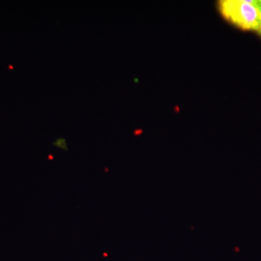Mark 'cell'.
Masks as SVG:
<instances>
[{
	"mask_svg": "<svg viewBox=\"0 0 261 261\" xmlns=\"http://www.w3.org/2000/svg\"><path fill=\"white\" fill-rule=\"evenodd\" d=\"M220 11L226 20L245 31L259 32L261 29V13L257 1L224 0L220 2Z\"/></svg>",
	"mask_w": 261,
	"mask_h": 261,
	"instance_id": "cell-1",
	"label": "cell"
},
{
	"mask_svg": "<svg viewBox=\"0 0 261 261\" xmlns=\"http://www.w3.org/2000/svg\"><path fill=\"white\" fill-rule=\"evenodd\" d=\"M53 145L56 146L58 148L64 149V150H68V147H67L66 140L63 138L58 139L56 142L53 143Z\"/></svg>",
	"mask_w": 261,
	"mask_h": 261,
	"instance_id": "cell-2",
	"label": "cell"
},
{
	"mask_svg": "<svg viewBox=\"0 0 261 261\" xmlns=\"http://www.w3.org/2000/svg\"><path fill=\"white\" fill-rule=\"evenodd\" d=\"M257 5L258 7L259 10H260L261 13V1H257Z\"/></svg>",
	"mask_w": 261,
	"mask_h": 261,
	"instance_id": "cell-3",
	"label": "cell"
},
{
	"mask_svg": "<svg viewBox=\"0 0 261 261\" xmlns=\"http://www.w3.org/2000/svg\"><path fill=\"white\" fill-rule=\"evenodd\" d=\"M258 33H259V34H260V36H261V29H260V31H259V32H258Z\"/></svg>",
	"mask_w": 261,
	"mask_h": 261,
	"instance_id": "cell-4",
	"label": "cell"
}]
</instances>
